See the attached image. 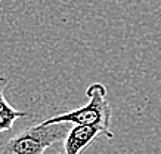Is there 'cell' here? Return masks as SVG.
Here are the masks:
<instances>
[{"label": "cell", "instance_id": "1", "mask_svg": "<svg viewBox=\"0 0 161 154\" xmlns=\"http://www.w3.org/2000/svg\"><path fill=\"white\" fill-rule=\"evenodd\" d=\"M89 101L84 105L74 108L67 113L49 117L43 124H67L73 123L74 126H90L99 128L105 132V136L111 139L114 134L111 132V105L108 101L107 88L102 83H92L86 89Z\"/></svg>", "mask_w": 161, "mask_h": 154}, {"label": "cell", "instance_id": "2", "mask_svg": "<svg viewBox=\"0 0 161 154\" xmlns=\"http://www.w3.org/2000/svg\"><path fill=\"white\" fill-rule=\"evenodd\" d=\"M68 135L65 124H34L28 126L0 144V154H44L55 142Z\"/></svg>", "mask_w": 161, "mask_h": 154}, {"label": "cell", "instance_id": "3", "mask_svg": "<svg viewBox=\"0 0 161 154\" xmlns=\"http://www.w3.org/2000/svg\"><path fill=\"white\" fill-rule=\"evenodd\" d=\"M99 135H105V132L99 128L74 126L68 130V135L64 139L62 148L58 154H81V151L87 148Z\"/></svg>", "mask_w": 161, "mask_h": 154}, {"label": "cell", "instance_id": "4", "mask_svg": "<svg viewBox=\"0 0 161 154\" xmlns=\"http://www.w3.org/2000/svg\"><path fill=\"white\" fill-rule=\"evenodd\" d=\"M8 82L9 80L5 76H0V134L10 130L16 120L27 116L25 111H19L12 107L5 98V89L8 86Z\"/></svg>", "mask_w": 161, "mask_h": 154}]
</instances>
